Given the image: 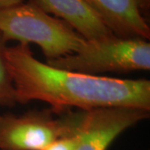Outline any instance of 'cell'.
Returning <instances> with one entry per match:
<instances>
[{
	"instance_id": "1",
	"label": "cell",
	"mask_w": 150,
	"mask_h": 150,
	"mask_svg": "<svg viewBox=\"0 0 150 150\" xmlns=\"http://www.w3.org/2000/svg\"><path fill=\"white\" fill-rule=\"evenodd\" d=\"M5 60L17 103H48L58 112L129 107L150 111V82L96 76L58 69L37 59L29 45L6 47Z\"/></svg>"
},
{
	"instance_id": "2",
	"label": "cell",
	"mask_w": 150,
	"mask_h": 150,
	"mask_svg": "<svg viewBox=\"0 0 150 150\" xmlns=\"http://www.w3.org/2000/svg\"><path fill=\"white\" fill-rule=\"evenodd\" d=\"M0 36L7 43H35L47 61L75 53L86 40L74 28L51 16L31 0L0 10Z\"/></svg>"
},
{
	"instance_id": "3",
	"label": "cell",
	"mask_w": 150,
	"mask_h": 150,
	"mask_svg": "<svg viewBox=\"0 0 150 150\" xmlns=\"http://www.w3.org/2000/svg\"><path fill=\"white\" fill-rule=\"evenodd\" d=\"M58 69L101 76L105 73H129L150 69V43L136 38L111 36L86 40L75 53L48 60Z\"/></svg>"
},
{
	"instance_id": "4",
	"label": "cell",
	"mask_w": 150,
	"mask_h": 150,
	"mask_svg": "<svg viewBox=\"0 0 150 150\" xmlns=\"http://www.w3.org/2000/svg\"><path fill=\"white\" fill-rule=\"evenodd\" d=\"M53 108L30 110L20 115L0 114V150H43L54 141L76 132L83 110H69L60 117Z\"/></svg>"
},
{
	"instance_id": "5",
	"label": "cell",
	"mask_w": 150,
	"mask_h": 150,
	"mask_svg": "<svg viewBox=\"0 0 150 150\" xmlns=\"http://www.w3.org/2000/svg\"><path fill=\"white\" fill-rule=\"evenodd\" d=\"M149 117V111L129 107L83 110L74 150H108L120 134Z\"/></svg>"
},
{
	"instance_id": "6",
	"label": "cell",
	"mask_w": 150,
	"mask_h": 150,
	"mask_svg": "<svg viewBox=\"0 0 150 150\" xmlns=\"http://www.w3.org/2000/svg\"><path fill=\"white\" fill-rule=\"evenodd\" d=\"M110 31L120 38L149 40L150 28L139 0H84Z\"/></svg>"
},
{
	"instance_id": "7",
	"label": "cell",
	"mask_w": 150,
	"mask_h": 150,
	"mask_svg": "<svg viewBox=\"0 0 150 150\" xmlns=\"http://www.w3.org/2000/svg\"><path fill=\"white\" fill-rule=\"evenodd\" d=\"M47 13L65 22L85 40L112 35L110 29L84 0H33Z\"/></svg>"
},
{
	"instance_id": "8",
	"label": "cell",
	"mask_w": 150,
	"mask_h": 150,
	"mask_svg": "<svg viewBox=\"0 0 150 150\" xmlns=\"http://www.w3.org/2000/svg\"><path fill=\"white\" fill-rule=\"evenodd\" d=\"M6 43L0 36V106H13L17 103V97L6 64Z\"/></svg>"
},
{
	"instance_id": "9",
	"label": "cell",
	"mask_w": 150,
	"mask_h": 150,
	"mask_svg": "<svg viewBox=\"0 0 150 150\" xmlns=\"http://www.w3.org/2000/svg\"><path fill=\"white\" fill-rule=\"evenodd\" d=\"M79 128L74 133L64 136L54 141V143L48 145L43 150H74L78 141L79 139Z\"/></svg>"
},
{
	"instance_id": "10",
	"label": "cell",
	"mask_w": 150,
	"mask_h": 150,
	"mask_svg": "<svg viewBox=\"0 0 150 150\" xmlns=\"http://www.w3.org/2000/svg\"><path fill=\"white\" fill-rule=\"evenodd\" d=\"M23 2V0H0V10L18 5Z\"/></svg>"
},
{
	"instance_id": "11",
	"label": "cell",
	"mask_w": 150,
	"mask_h": 150,
	"mask_svg": "<svg viewBox=\"0 0 150 150\" xmlns=\"http://www.w3.org/2000/svg\"><path fill=\"white\" fill-rule=\"evenodd\" d=\"M141 8H149L150 6V0H139Z\"/></svg>"
}]
</instances>
